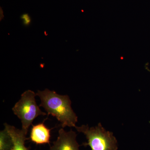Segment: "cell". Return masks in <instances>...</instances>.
Returning <instances> with one entry per match:
<instances>
[{"label":"cell","instance_id":"1","mask_svg":"<svg viewBox=\"0 0 150 150\" xmlns=\"http://www.w3.org/2000/svg\"><path fill=\"white\" fill-rule=\"evenodd\" d=\"M36 94L40 98L39 106L43 108L48 115L56 117L63 128L76 127L78 117L72 108L69 97L59 95L48 89L43 91L38 90Z\"/></svg>","mask_w":150,"mask_h":150},{"label":"cell","instance_id":"2","mask_svg":"<svg viewBox=\"0 0 150 150\" xmlns=\"http://www.w3.org/2000/svg\"><path fill=\"white\" fill-rule=\"evenodd\" d=\"M77 131L83 133L88 140L84 146H89L91 150H117V141L113 133L107 131L99 123L96 127H89L88 125L75 127Z\"/></svg>","mask_w":150,"mask_h":150},{"label":"cell","instance_id":"3","mask_svg":"<svg viewBox=\"0 0 150 150\" xmlns=\"http://www.w3.org/2000/svg\"><path fill=\"white\" fill-rule=\"evenodd\" d=\"M36 96V94L32 91H26L12 108L14 114L21 121L22 130L26 133L35 118L39 115H46L37 105Z\"/></svg>","mask_w":150,"mask_h":150},{"label":"cell","instance_id":"4","mask_svg":"<svg viewBox=\"0 0 150 150\" xmlns=\"http://www.w3.org/2000/svg\"><path fill=\"white\" fill-rule=\"evenodd\" d=\"M76 137V134L73 130L67 132L61 128L59 131L57 140L53 142L49 150H79Z\"/></svg>","mask_w":150,"mask_h":150},{"label":"cell","instance_id":"5","mask_svg":"<svg viewBox=\"0 0 150 150\" xmlns=\"http://www.w3.org/2000/svg\"><path fill=\"white\" fill-rule=\"evenodd\" d=\"M51 129L47 128L44 122L32 125L30 137L31 142L37 145L50 144Z\"/></svg>","mask_w":150,"mask_h":150},{"label":"cell","instance_id":"6","mask_svg":"<svg viewBox=\"0 0 150 150\" xmlns=\"http://www.w3.org/2000/svg\"><path fill=\"white\" fill-rule=\"evenodd\" d=\"M5 128L7 129L11 135L13 142L12 150H29L25 147V144L27 133L23 130L17 129L14 126L4 123Z\"/></svg>","mask_w":150,"mask_h":150},{"label":"cell","instance_id":"7","mask_svg":"<svg viewBox=\"0 0 150 150\" xmlns=\"http://www.w3.org/2000/svg\"><path fill=\"white\" fill-rule=\"evenodd\" d=\"M13 142L6 128L0 132V150H12Z\"/></svg>","mask_w":150,"mask_h":150},{"label":"cell","instance_id":"8","mask_svg":"<svg viewBox=\"0 0 150 150\" xmlns=\"http://www.w3.org/2000/svg\"><path fill=\"white\" fill-rule=\"evenodd\" d=\"M21 18L23 21V24L25 26H28L31 23V18L28 14H24L21 16Z\"/></svg>","mask_w":150,"mask_h":150}]
</instances>
